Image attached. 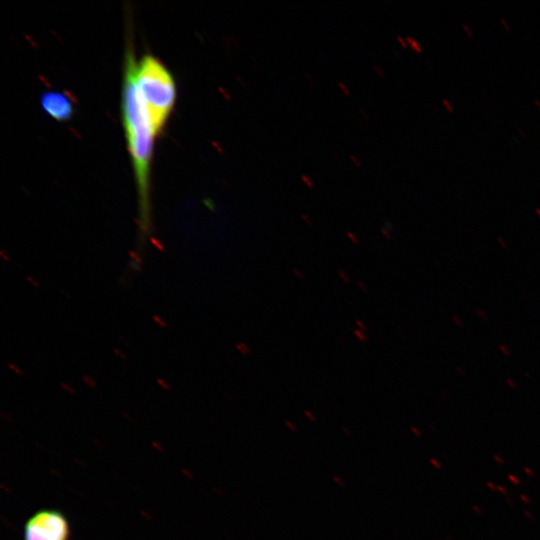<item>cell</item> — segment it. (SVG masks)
<instances>
[{"mask_svg": "<svg viewBox=\"0 0 540 540\" xmlns=\"http://www.w3.org/2000/svg\"><path fill=\"white\" fill-rule=\"evenodd\" d=\"M136 64L132 47L128 46L124 58L122 121L136 179L140 226L147 234L150 229V168L156 135L137 98L134 82Z\"/></svg>", "mask_w": 540, "mask_h": 540, "instance_id": "6da1fadb", "label": "cell"}, {"mask_svg": "<svg viewBox=\"0 0 540 540\" xmlns=\"http://www.w3.org/2000/svg\"><path fill=\"white\" fill-rule=\"evenodd\" d=\"M137 98L157 136L164 128L176 100V84L168 68L155 56L143 55L135 68Z\"/></svg>", "mask_w": 540, "mask_h": 540, "instance_id": "7a4b0ae2", "label": "cell"}, {"mask_svg": "<svg viewBox=\"0 0 540 540\" xmlns=\"http://www.w3.org/2000/svg\"><path fill=\"white\" fill-rule=\"evenodd\" d=\"M70 528L57 510H40L24 526V540H69Z\"/></svg>", "mask_w": 540, "mask_h": 540, "instance_id": "3957f363", "label": "cell"}, {"mask_svg": "<svg viewBox=\"0 0 540 540\" xmlns=\"http://www.w3.org/2000/svg\"><path fill=\"white\" fill-rule=\"evenodd\" d=\"M40 105L49 117L57 121H68L74 114L72 97L63 91H44L40 96Z\"/></svg>", "mask_w": 540, "mask_h": 540, "instance_id": "277c9868", "label": "cell"}, {"mask_svg": "<svg viewBox=\"0 0 540 540\" xmlns=\"http://www.w3.org/2000/svg\"><path fill=\"white\" fill-rule=\"evenodd\" d=\"M407 42H409L412 45L413 49L417 50L418 52L422 50L420 44L413 38L408 37Z\"/></svg>", "mask_w": 540, "mask_h": 540, "instance_id": "5b68a950", "label": "cell"}, {"mask_svg": "<svg viewBox=\"0 0 540 540\" xmlns=\"http://www.w3.org/2000/svg\"><path fill=\"white\" fill-rule=\"evenodd\" d=\"M442 104L449 113H453L454 108H453V106H452V104H451V102L449 100L442 99Z\"/></svg>", "mask_w": 540, "mask_h": 540, "instance_id": "8992f818", "label": "cell"}, {"mask_svg": "<svg viewBox=\"0 0 540 540\" xmlns=\"http://www.w3.org/2000/svg\"><path fill=\"white\" fill-rule=\"evenodd\" d=\"M462 27H463V29L465 30L466 34H467L469 37H473V32L470 30V28L468 27L467 24L463 23V24H462Z\"/></svg>", "mask_w": 540, "mask_h": 540, "instance_id": "52a82bcc", "label": "cell"}, {"mask_svg": "<svg viewBox=\"0 0 540 540\" xmlns=\"http://www.w3.org/2000/svg\"><path fill=\"white\" fill-rule=\"evenodd\" d=\"M508 478L515 485H518L520 483V481L513 474H509Z\"/></svg>", "mask_w": 540, "mask_h": 540, "instance_id": "ba28073f", "label": "cell"}, {"mask_svg": "<svg viewBox=\"0 0 540 540\" xmlns=\"http://www.w3.org/2000/svg\"><path fill=\"white\" fill-rule=\"evenodd\" d=\"M500 22H501L502 25L504 26L505 30H507V31L510 30V27H509V25H508V23H507V21H506L505 18L501 17V18H500Z\"/></svg>", "mask_w": 540, "mask_h": 540, "instance_id": "9c48e42d", "label": "cell"}, {"mask_svg": "<svg viewBox=\"0 0 540 540\" xmlns=\"http://www.w3.org/2000/svg\"><path fill=\"white\" fill-rule=\"evenodd\" d=\"M430 462L433 464V466H435L437 469H440L441 468V465L434 459H430Z\"/></svg>", "mask_w": 540, "mask_h": 540, "instance_id": "30bf717a", "label": "cell"}, {"mask_svg": "<svg viewBox=\"0 0 540 540\" xmlns=\"http://www.w3.org/2000/svg\"><path fill=\"white\" fill-rule=\"evenodd\" d=\"M500 349L502 353H504L505 355H509V350L505 346L500 345Z\"/></svg>", "mask_w": 540, "mask_h": 540, "instance_id": "8fae6325", "label": "cell"}, {"mask_svg": "<svg viewBox=\"0 0 540 540\" xmlns=\"http://www.w3.org/2000/svg\"><path fill=\"white\" fill-rule=\"evenodd\" d=\"M524 471L527 475H529L530 477H532L534 475V473L532 472V470L530 468H527L525 467L524 468Z\"/></svg>", "mask_w": 540, "mask_h": 540, "instance_id": "7c38bea8", "label": "cell"}, {"mask_svg": "<svg viewBox=\"0 0 540 540\" xmlns=\"http://www.w3.org/2000/svg\"><path fill=\"white\" fill-rule=\"evenodd\" d=\"M506 381H507V383H509L508 385H509L510 387L516 388V383H515L513 380L511 381L510 379H507Z\"/></svg>", "mask_w": 540, "mask_h": 540, "instance_id": "4fadbf2b", "label": "cell"}, {"mask_svg": "<svg viewBox=\"0 0 540 540\" xmlns=\"http://www.w3.org/2000/svg\"><path fill=\"white\" fill-rule=\"evenodd\" d=\"M533 102H534L535 106L540 110V100L538 98H534Z\"/></svg>", "mask_w": 540, "mask_h": 540, "instance_id": "5bb4252c", "label": "cell"}, {"mask_svg": "<svg viewBox=\"0 0 540 540\" xmlns=\"http://www.w3.org/2000/svg\"><path fill=\"white\" fill-rule=\"evenodd\" d=\"M498 242L502 245V247L507 248V244L502 238H498Z\"/></svg>", "mask_w": 540, "mask_h": 540, "instance_id": "9a60e30c", "label": "cell"}, {"mask_svg": "<svg viewBox=\"0 0 540 540\" xmlns=\"http://www.w3.org/2000/svg\"><path fill=\"white\" fill-rule=\"evenodd\" d=\"M497 490H499L502 494H506V490L501 486H496Z\"/></svg>", "mask_w": 540, "mask_h": 540, "instance_id": "2e32d148", "label": "cell"}, {"mask_svg": "<svg viewBox=\"0 0 540 540\" xmlns=\"http://www.w3.org/2000/svg\"><path fill=\"white\" fill-rule=\"evenodd\" d=\"M487 486H489L491 490H497V488L491 482H487Z\"/></svg>", "mask_w": 540, "mask_h": 540, "instance_id": "e0dca14e", "label": "cell"}, {"mask_svg": "<svg viewBox=\"0 0 540 540\" xmlns=\"http://www.w3.org/2000/svg\"><path fill=\"white\" fill-rule=\"evenodd\" d=\"M522 500H524L526 503H530L529 498H526L525 495H521Z\"/></svg>", "mask_w": 540, "mask_h": 540, "instance_id": "ac0fdd59", "label": "cell"}, {"mask_svg": "<svg viewBox=\"0 0 540 540\" xmlns=\"http://www.w3.org/2000/svg\"><path fill=\"white\" fill-rule=\"evenodd\" d=\"M535 212H536V214H537V215L539 216V218H540V208H536V209H535Z\"/></svg>", "mask_w": 540, "mask_h": 540, "instance_id": "d6986e66", "label": "cell"}, {"mask_svg": "<svg viewBox=\"0 0 540 540\" xmlns=\"http://www.w3.org/2000/svg\"><path fill=\"white\" fill-rule=\"evenodd\" d=\"M518 130H519V132H521V133H522L523 137H526V134H525V133H524V132L522 131V129H521V128H519Z\"/></svg>", "mask_w": 540, "mask_h": 540, "instance_id": "ffe728a7", "label": "cell"}]
</instances>
